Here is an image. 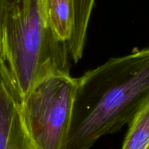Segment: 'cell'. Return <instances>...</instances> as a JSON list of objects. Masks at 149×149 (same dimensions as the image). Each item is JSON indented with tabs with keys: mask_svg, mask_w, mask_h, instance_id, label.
I'll list each match as a JSON object with an SVG mask.
<instances>
[{
	"mask_svg": "<svg viewBox=\"0 0 149 149\" xmlns=\"http://www.w3.org/2000/svg\"><path fill=\"white\" fill-rule=\"evenodd\" d=\"M65 149H90L149 102V47L111 58L79 77Z\"/></svg>",
	"mask_w": 149,
	"mask_h": 149,
	"instance_id": "6da1fadb",
	"label": "cell"
},
{
	"mask_svg": "<svg viewBox=\"0 0 149 149\" xmlns=\"http://www.w3.org/2000/svg\"><path fill=\"white\" fill-rule=\"evenodd\" d=\"M67 42L45 18L42 0H13L3 26L0 78L19 105L48 76L70 72Z\"/></svg>",
	"mask_w": 149,
	"mask_h": 149,
	"instance_id": "7a4b0ae2",
	"label": "cell"
},
{
	"mask_svg": "<svg viewBox=\"0 0 149 149\" xmlns=\"http://www.w3.org/2000/svg\"><path fill=\"white\" fill-rule=\"evenodd\" d=\"M79 82L70 72L52 74L20 105L28 131L41 149H65Z\"/></svg>",
	"mask_w": 149,
	"mask_h": 149,
	"instance_id": "3957f363",
	"label": "cell"
},
{
	"mask_svg": "<svg viewBox=\"0 0 149 149\" xmlns=\"http://www.w3.org/2000/svg\"><path fill=\"white\" fill-rule=\"evenodd\" d=\"M0 149H41L28 131L20 105L1 78Z\"/></svg>",
	"mask_w": 149,
	"mask_h": 149,
	"instance_id": "277c9868",
	"label": "cell"
},
{
	"mask_svg": "<svg viewBox=\"0 0 149 149\" xmlns=\"http://www.w3.org/2000/svg\"><path fill=\"white\" fill-rule=\"evenodd\" d=\"M94 2L95 0H73L72 29L67 46L71 59L75 63L82 57Z\"/></svg>",
	"mask_w": 149,
	"mask_h": 149,
	"instance_id": "5b68a950",
	"label": "cell"
},
{
	"mask_svg": "<svg viewBox=\"0 0 149 149\" xmlns=\"http://www.w3.org/2000/svg\"><path fill=\"white\" fill-rule=\"evenodd\" d=\"M47 23L57 37L67 42L73 24V0H42Z\"/></svg>",
	"mask_w": 149,
	"mask_h": 149,
	"instance_id": "8992f818",
	"label": "cell"
},
{
	"mask_svg": "<svg viewBox=\"0 0 149 149\" xmlns=\"http://www.w3.org/2000/svg\"><path fill=\"white\" fill-rule=\"evenodd\" d=\"M128 125L122 149H149V102Z\"/></svg>",
	"mask_w": 149,
	"mask_h": 149,
	"instance_id": "52a82bcc",
	"label": "cell"
},
{
	"mask_svg": "<svg viewBox=\"0 0 149 149\" xmlns=\"http://www.w3.org/2000/svg\"><path fill=\"white\" fill-rule=\"evenodd\" d=\"M13 0H0V61L1 58V44H2L3 26L6 15Z\"/></svg>",
	"mask_w": 149,
	"mask_h": 149,
	"instance_id": "ba28073f",
	"label": "cell"
}]
</instances>
